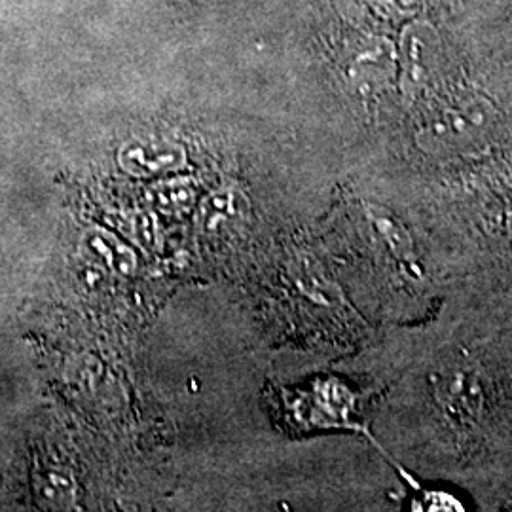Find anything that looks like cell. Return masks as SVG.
<instances>
[{"label": "cell", "instance_id": "cell-1", "mask_svg": "<svg viewBox=\"0 0 512 512\" xmlns=\"http://www.w3.org/2000/svg\"><path fill=\"white\" fill-rule=\"evenodd\" d=\"M494 124L492 105L475 92H446L427 103L418 145L429 154H454L480 143Z\"/></svg>", "mask_w": 512, "mask_h": 512}, {"label": "cell", "instance_id": "cell-2", "mask_svg": "<svg viewBox=\"0 0 512 512\" xmlns=\"http://www.w3.org/2000/svg\"><path fill=\"white\" fill-rule=\"evenodd\" d=\"M287 410L298 427H355V395L334 380L317 382L308 391H294Z\"/></svg>", "mask_w": 512, "mask_h": 512}, {"label": "cell", "instance_id": "cell-3", "mask_svg": "<svg viewBox=\"0 0 512 512\" xmlns=\"http://www.w3.org/2000/svg\"><path fill=\"white\" fill-rule=\"evenodd\" d=\"M433 387L440 412L456 429H471L480 423L486 408V387L471 366L444 370Z\"/></svg>", "mask_w": 512, "mask_h": 512}, {"label": "cell", "instance_id": "cell-4", "mask_svg": "<svg viewBox=\"0 0 512 512\" xmlns=\"http://www.w3.org/2000/svg\"><path fill=\"white\" fill-rule=\"evenodd\" d=\"M442 38L439 31L425 19H416L404 27L399 44V61L403 82L408 90L425 88L442 63Z\"/></svg>", "mask_w": 512, "mask_h": 512}, {"label": "cell", "instance_id": "cell-5", "mask_svg": "<svg viewBox=\"0 0 512 512\" xmlns=\"http://www.w3.org/2000/svg\"><path fill=\"white\" fill-rule=\"evenodd\" d=\"M120 162L133 173H154L179 167L184 162V152L183 148L164 141H137L122 148Z\"/></svg>", "mask_w": 512, "mask_h": 512}, {"label": "cell", "instance_id": "cell-6", "mask_svg": "<svg viewBox=\"0 0 512 512\" xmlns=\"http://www.w3.org/2000/svg\"><path fill=\"white\" fill-rule=\"evenodd\" d=\"M412 509L416 511H465V503L459 495L446 490H423L420 495L412 501Z\"/></svg>", "mask_w": 512, "mask_h": 512}]
</instances>
